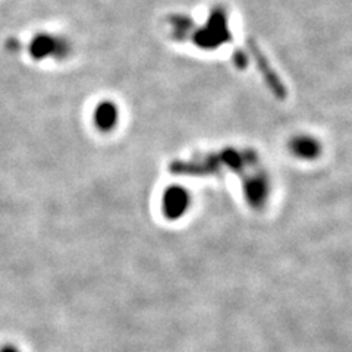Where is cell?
I'll return each instance as SVG.
<instances>
[{
    "mask_svg": "<svg viewBox=\"0 0 352 352\" xmlns=\"http://www.w3.org/2000/svg\"><path fill=\"white\" fill-rule=\"evenodd\" d=\"M0 352H22L15 344H3L0 346Z\"/></svg>",
    "mask_w": 352,
    "mask_h": 352,
    "instance_id": "3",
    "label": "cell"
},
{
    "mask_svg": "<svg viewBox=\"0 0 352 352\" xmlns=\"http://www.w3.org/2000/svg\"><path fill=\"white\" fill-rule=\"evenodd\" d=\"M119 107L112 100H103L97 103L93 112V122L100 132H112L119 125Z\"/></svg>",
    "mask_w": 352,
    "mask_h": 352,
    "instance_id": "2",
    "label": "cell"
},
{
    "mask_svg": "<svg viewBox=\"0 0 352 352\" xmlns=\"http://www.w3.org/2000/svg\"><path fill=\"white\" fill-rule=\"evenodd\" d=\"M192 206V195L186 186L181 184H170L163 190L160 197L162 214L169 222H178L190 213Z\"/></svg>",
    "mask_w": 352,
    "mask_h": 352,
    "instance_id": "1",
    "label": "cell"
}]
</instances>
